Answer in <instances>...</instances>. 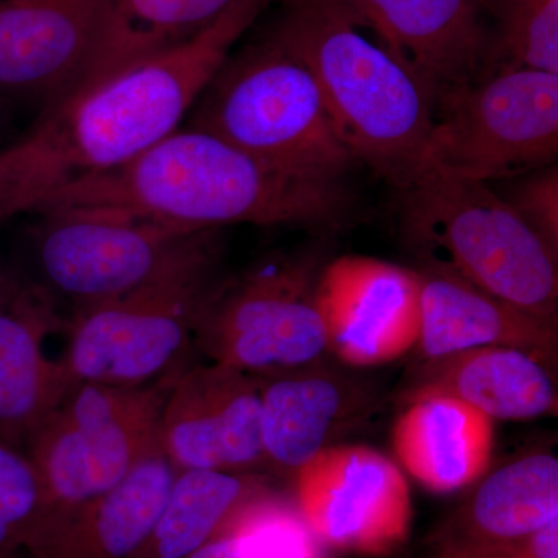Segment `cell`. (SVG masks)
Wrapping results in <instances>:
<instances>
[{
    "instance_id": "cell-1",
    "label": "cell",
    "mask_w": 558,
    "mask_h": 558,
    "mask_svg": "<svg viewBox=\"0 0 558 558\" xmlns=\"http://www.w3.org/2000/svg\"><path fill=\"white\" fill-rule=\"evenodd\" d=\"M269 0H236L196 35L44 108L0 150V223L33 215L72 183L105 174L179 130Z\"/></svg>"
},
{
    "instance_id": "cell-2",
    "label": "cell",
    "mask_w": 558,
    "mask_h": 558,
    "mask_svg": "<svg viewBox=\"0 0 558 558\" xmlns=\"http://www.w3.org/2000/svg\"><path fill=\"white\" fill-rule=\"evenodd\" d=\"M54 209L119 213L191 231L236 223L330 233L354 216L344 179L286 170L209 132L179 128L137 159L47 197Z\"/></svg>"
},
{
    "instance_id": "cell-3",
    "label": "cell",
    "mask_w": 558,
    "mask_h": 558,
    "mask_svg": "<svg viewBox=\"0 0 558 558\" xmlns=\"http://www.w3.org/2000/svg\"><path fill=\"white\" fill-rule=\"evenodd\" d=\"M270 32L310 68L359 163L399 191L413 183L436 95L351 0H289Z\"/></svg>"
},
{
    "instance_id": "cell-4",
    "label": "cell",
    "mask_w": 558,
    "mask_h": 558,
    "mask_svg": "<svg viewBox=\"0 0 558 558\" xmlns=\"http://www.w3.org/2000/svg\"><path fill=\"white\" fill-rule=\"evenodd\" d=\"M400 197L403 234L421 263L558 323V248L488 183L425 171Z\"/></svg>"
},
{
    "instance_id": "cell-5",
    "label": "cell",
    "mask_w": 558,
    "mask_h": 558,
    "mask_svg": "<svg viewBox=\"0 0 558 558\" xmlns=\"http://www.w3.org/2000/svg\"><path fill=\"white\" fill-rule=\"evenodd\" d=\"M186 121L300 174L344 179L359 165L310 68L270 31L231 51Z\"/></svg>"
},
{
    "instance_id": "cell-6",
    "label": "cell",
    "mask_w": 558,
    "mask_h": 558,
    "mask_svg": "<svg viewBox=\"0 0 558 558\" xmlns=\"http://www.w3.org/2000/svg\"><path fill=\"white\" fill-rule=\"evenodd\" d=\"M326 259L322 244L275 252L215 282L194 325V351L270 379L330 354L318 303Z\"/></svg>"
},
{
    "instance_id": "cell-7",
    "label": "cell",
    "mask_w": 558,
    "mask_h": 558,
    "mask_svg": "<svg viewBox=\"0 0 558 558\" xmlns=\"http://www.w3.org/2000/svg\"><path fill=\"white\" fill-rule=\"evenodd\" d=\"M178 371L135 388L76 385L44 422L25 447L44 492L28 556L35 558L76 509L160 449L161 410Z\"/></svg>"
},
{
    "instance_id": "cell-8",
    "label": "cell",
    "mask_w": 558,
    "mask_h": 558,
    "mask_svg": "<svg viewBox=\"0 0 558 558\" xmlns=\"http://www.w3.org/2000/svg\"><path fill=\"white\" fill-rule=\"evenodd\" d=\"M223 252L220 236L145 288L73 311L61 359L70 384L143 387L189 365L197 314L222 277Z\"/></svg>"
},
{
    "instance_id": "cell-9",
    "label": "cell",
    "mask_w": 558,
    "mask_h": 558,
    "mask_svg": "<svg viewBox=\"0 0 558 558\" xmlns=\"http://www.w3.org/2000/svg\"><path fill=\"white\" fill-rule=\"evenodd\" d=\"M558 75L502 65L444 95L424 171L490 183L556 165Z\"/></svg>"
},
{
    "instance_id": "cell-10",
    "label": "cell",
    "mask_w": 558,
    "mask_h": 558,
    "mask_svg": "<svg viewBox=\"0 0 558 558\" xmlns=\"http://www.w3.org/2000/svg\"><path fill=\"white\" fill-rule=\"evenodd\" d=\"M36 218L35 281L73 311L145 288L222 236L119 213L54 209Z\"/></svg>"
},
{
    "instance_id": "cell-11",
    "label": "cell",
    "mask_w": 558,
    "mask_h": 558,
    "mask_svg": "<svg viewBox=\"0 0 558 558\" xmlns=\"http://www.w3.org/2000/svg\"><path fill=\"white\" fill-rule=\"evenodd\" d=\"M301 517L326 548L385 556L410 534V488L398 465L362 446H333L295 475Z\"/></svg>"
},
{
    "instance_id": "cell-12",
    "label": "cell",
    "mask_w": 558,
    "mask_h": 558,
    "mask_svg": "<svg viewBox=\"0 0 558 558\" xmlns=\"http://www.w3.org/2000/svg\"><path fill=\"white\" fill-rule=\"evenodd\" d=\"M113 0H0V90L43 98L83 87L112 38Z\"/></svg>"
},
{
    "instance_id": "cell-13",
    "label": "cell",
    "mask_w": 558,
    "mask_h": 558,
    "mask_svg": "<svg viewBox=\"0 0 558 558\" xmlns=\"http://www.w3.org/2000/svg\"><path fill=\"white\" fill-rule=\"evenodd\" d=\"M260 389V377L222 363L183 366L161 410L160 450L175 470L263 473Z\"/></svg>"
},
{
    "instance_id": "cell-14",
    "label": "cell",
    "mask_w": 558,
    "mask_h": 558,
    "mask_svg": "<svg viewBox=\"0 0 558 558\" xmlns=\"http://www.w3.org/2000/svg\"><path fill=\"white\" fill-rule=\"evenodd\" d=\"M318 303L330 354L344 365H385L416 348V270L359 256L328 260L319 278Z\"/></svg>"
},
{
    "instance_id": "cell-15",
    "label": "cell",
    "mask_w": 558,
    "mask_h": 558,
    "mask_svg": "<svg viewBox=\"0 0 558 558\" xmlns=\"http://www.w3.org/2000/svg\"><path fill=\"white\" fill-rule=\"evenodd\" d=\"M68 328L57 300L35 279L0 274V440L25 451L73 385L47 339Z\"/></svg>"
},
{
    "instance_id": "cell-16",
    "label": "cell",
    "mask_w": 558,
    "mask_h": 558,
    "mask_svg": "<svg viewBox=\"0 0 558 558\" xmlns=\"http://www.w3.org/2000/svg\"><path fill=\"white\" fill-rule=\"evenodd\" d=\"M325 360L263 379L260 442L267 470L295 478L322 451L368 418L377 396Z\"/></svg>"
},
{
    "instance_id": "cell-17",
    "label": "cell",
    "mask_w": 558,
    "mask_h": 558,
    "mask_svg": "<svg viewBox=\"0 0 558 558\" xmlns=\"http://www.w3.org/2000/svg\"><path fill=\"white\" fill-rule=\"evenodd\" d=\"M418 339L421 362L470 349L509 347L531 352L557 368L558 323L534 317L495 299L435 264L421 263Z\"/></svg>"
},
{
    "instance_id": "cell-18",
    "label": "cell",
    "mask_w": 558,
    "mask_h": 558,
    "mask_svg": "<svg viewBox=\"0 0 558 558\" xmlns=\"http://www.w3.org/2000/svg\"><path fill=\"white\" fill-rule=\"evenodd\" d=\"M558 519V459L526 454L481 476L428 538L433 556L492 554Z\"/></svg>"
},
{
    "instance_id": "cell-19",
    "label": "cell",
    "mask_w": 558,
    "mask_h": 558,
    "mask_svg": "<svg viewBox=\"0 0 558 558\" xmlns=\"http://www.w3.org/2000/svg\"><path fill=\"white\" fill-rule=\"evenodd\" d=\"M439 101L483 76L486 0H351ZM438 106V105H436Z\"/></svg>"
},
{
    "instance_id": "cell-20",
    "label": "cell",
    "mask_w": 558,
    "mask_h": 558,
    "mask_svg": "<svg viewBox=\"0 0 558 558\" xmlns=\"http://www.w3.org/2000/svg\"><path fill=\"white\" fill-rule=\"evenodd\" d=\"M403 396L407 403L424 396H447L492 421L556 416L557 368L519 348L470 349L418 363Z\"/></svg>"
},
{
    "instance_id": "cell-21",
    "label": "cell",
    "mask_w": 558,
    "mask_h": 558,
    "mask_svg": "<svg viewBox=\"0 0 558 558\" xmlns=\"http://www.w3.org/2000/svg\"><path fill=\"white\" fill-rule=\"evenodd\" d=\"M175 473L157 449L119 484L76 509L35 558H135L159 520Z\"/></svg>"
},
{
    "instance_id": "cell-22",
    "label": "cell",
    "mask_w": 558,
    "mask_h": 558,
    "mask_svg": "<svg viewBox=\"0 0 558 558\" xmlns=\"http://www.w3.org/2000/svg\"><path fill=\"white\" fill-rule=\"evenodd\" d=\"M396 454L422 486L459 490L484 475L494 449V422L447 396L411 400L392 432Z\"/></svg>"
},
{
    "instance_id": "cell-23",
    "label": "cell",
    "mask_w": 558,
    "mask_h": 558,
    "mask_svg": "<svg viewBox=\"0 0 558 558\" xmlns=\"http://www.w3.org/2000/svg\"><path fill=\"white\" fill-rule=\"evenodd\" d=\"M270 488L266 473L178 470L159 520L135 558H189L245 502Z\"/></svg>"
},
{
    "instance_id": "cell-24",
    "label": "cell",
    "mask_w": 558,
    "mask_h": 558,
    "mask_svg": "<svg viewBox=\"0 0 558 558\" xmlns=\"http://www.w3.org/2000/svg\"><path fill=\"white\" fill-rule=\"evenodd\" d=\"M112 38L89 83L189 39L236 0H113ZM84 84V86H87ZM83 86V87H84Z\"/></svg>"
},
{
    "instance_id": "cell-25",
    "label": "cell",
    "mask_w": 558,
    "mask_h": 558,
    "mask_svg": "<svg viewBox=\"0 0 558 558\" xmlns=\"http://www.w3.org/2000/svg\"><path fill=\"white\" fill-rule=\"evenodd\" d=\"M293 498L275 488L244 506L189 558H328Z\"/></svg>"
},
{
    "instance_id": "cell-26",
    "label": "cell",
    "mask_w": 558,
    "mask_h": 558,
    "mask_svg": "<svg viewBox=\"0 0 558 558\" xmlns=\"http://www.w3.org/2000/svg\"><path fill=\"white\" fill-rule=\"evenodd\" d=\"M43 502V484L31 458L0 440V558L28 553Z\"/></svg>"
},
{
    "instance_id": "cell-27",
    "label": "cell",
    "mask_w": 558,
    "mask_h": 558,
    "mask_svg": "<svg viewBox=\"0 0 558 558\" xmlns=\"http://www.w3.org/2000/svg\"><path fill=\"white\" fill-rule=\"evenodd\" d=\"M502 46L508 68L558 75V0H510Z\"/></svg>"
},
{
    "instance_id": "cell-28",
    "label": "cell",
    "mask_w": 558,
    "mask_h": 558,
    "mask_svg": "<svg viewBox=\"0 0 558 558\" xmlns=\"http://www.w3.org/2000/svg\"><path fill=\"white\" fill-rule=\"evenodd\" d=\"M517 189L506 201L523 216L529 226L558 248V174L556 165L521 175Z\"/></svg>"
},
{
    "instance_id": "cell-29",
    "label": "cell",
    "mask_w": 558,
    "mask_h": 558,
    "mask_svg": "<svg viewBox=\"0 0 558 558\" xmlns=\"http://www.w3.org/2000/svg\"><path fill=\"white\" fill-rule=\"evenodd\" d=\"M492 554L505 558H558V519Z\"/></svg>"
},
{
    "instance_id": "cell-30",
    "label": "cell",
    "mask_w": 558,
    "mask_h": 558,
    "mask_svg": "<svg viewBox=\"0 0 558 558\" xmlns=\"http://www.w3.org/2000/svg\"><path fill=\"white\" fill-rule=\"evenodd\" d=\"M428 558H505L494 554H449V556H429Z\"/></svg>"
},
{
    "instance_id": "cell-31",
    "label": "cell",
    "mask_w": 558,
    "mask_h": 558,
    "mask_svg": "<svg viewBox=\"0 0 558 558\" xmlns=\"http://www.w3.org/2000/svg\"><path fill=\"white\" fill-rule=\"evenodd\" d=\"M2 270H3L2 267H0V274H2Z\"/></svg>"
}]
</instances>
